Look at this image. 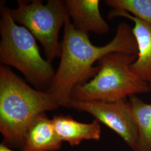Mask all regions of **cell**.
I'll return each instance as SVG.
<instances>
[{"label":"cell","instance_id":"8992f818","mask_svg":"<svg viewBox=\"0 0 151 151\" xmlns=\"http://www.w3.org/2000/svg\"><path fill=\"white\" fill-rule=\"evenodd\" d=\"M65 107L90 114L99 122L113 130L135 151L138 137V128L127 99L115 101L70 99Z\"/></svg>","mask_w":151,"mask_h":151},{"label":"cell","instance_id":"4fadbf2b","mask_svg":"<svg viewBox=\"0 0 151 151\" xmlns=\"http://www.w3.org/2000/svg\"><path fill=\"white\" fill-rule=\"evenodd\" d=\"M0 151H15L12 150L9 147L6 146L4 143H1L0 145Z\"/></svg>","mask_w":151,"mask_h":151},{"label":"cell","instance_id":"9c48e42d","mask_svg":"<svg viewBox=\"0 0 151 151\" xmlns=\"http://www.w3.org/2000/svg\"><path fill=\"white\" fill-rule=\"evenodd\" d=\"M52 119L41 114L33 121L25 136L22 151H55L61 147Z\"/></svg>","mask_w":151,"mask_h":151},{"label":"cell","instance_id":"6da1fadb","mask_svg":"<svg viewBox=\"0 0 151 151\" xmlns=\"http://www.w3.org/2000/svg\"><path fill=\"white\" fill-rule=\"evenodd\" d=\"M64 26L60 65L47 91L58 106L65 107L73 88L96 75L95 62L110 53L137 55L138 50L132 27L126 22L118 25L112 40L100 47L92 44L88 33L76 29L70 18Z\"/></svg>","mask_w":151,"mask_h":151},{"label":"cell","instance_id":"5b68a950","mask_svg":"<svg viewBox=\"0 0 151 151\" xmlns=\"http://www.w3.org/2000/svg\"><path fill=\"white\" fill-rule=\"evenodd\" d=\"M18 6L10 9L14 22L26 27L43 47L50 63L60 57L61 44L58 42L60 29L70 18L65 1L17 0Z\"/></svg>","mask_w":151,"mask_h":151},{"label":"cell","instance_id":"ba28073f","mask_svg":"<svg viewBox=\"0 0 151 151\" xmlns=\"http://www.w3.org/2000/svg\"><path fill=\"white\" fill-rule=\"evenodd\" d=\"M70 17L76 29L88 33L103 35L109 31V26L101 15L99 0H66Z\"/></svg>","mask_w":151,"mask_h":151},{"label":"cell","instance_id":"7a4b0ae2","mask_svg":"<svg viewBox=\"0 0 151 151\" xmlns=\"http://www.w3.org/2000/svg\"><path fill=\"white\" fill-rule=\"evenodd\" d=\"M58 106L47 91L29 86L9 67L1 65L0 132L6 146L22 149L35 119Z\"/></svg>","mask_w":151,"mask_h":151},{"label":"cell","instance_id":"30bf717a","mask_svg":"<svg viewBox=\"0 0 151 151\" xmlns=\"http://www.w3.org/2000/svg\"><path fill=\"white\" fill-rule=\"evenodd\" d=\"M54 129L62 142L77 146L85 139L99 140L101 135L100 122L95 120L91 123L77 122L70 116L58 115L52 119Z\"/></svg>","mask_w":151,"mask_h":151},{"label":"cell","instance_id":"52a82bcc","mask_svg":"<svg viewBox=\"0 0 151 151\" xmlns=\"http://www.w3.org/2000/svg\"><path fill=\"white\" fill-rule=\"evenodd\" d=\"M123 17L134 22L132 27L137 47V58L130 68L136 75L148 85L151 92V25L141 20L129 12L114 10L109 12L108 17Z\"/></svg>","mask_w":151,"mask_h":151},{"label":"cell","instance_id":"7c38bea8","mask_svg":"<svg viewBox=\"0 0 151 151\" xmlns=\"http://www.w3.org/2000/svg\"><path fill=\"white\" fill-rule=\"evenodd\" d=\"M105 3L114 10L128 12L151 25V0H106Z\"/></svg>","mask_w":151,"mask_h":151},{"label":"cell","instance_id":"8fae6325","mask_svg":"<svg viewBox=\"0 0 151 151\" xmlns=\"http://www.w3.org/2000/svg\"><path fill=\"white\" fill-rule=\"evenodd\" d=\"M128 101L138 128L135 151H151V104L145 103L136 95L129 96Z\"/></svg>","mask_w":151,"mask_h":151},{"label":"cell","instance_id":"277c9868","mask_svg":"<svg viewBox=\"0 0 151 151\" xmlns=\"http://www.w3.org/2000/svg\"><path fill=\"white\" fill-rule=\"evenodd\" d=\"M137 55L108 54L98 61V71L92 79L77 85L71 99L78 101H115L131 95L150 92L146 82L132 70Z\"/></svg>","mask_w":151,"mask_h":151},{"label":"cell","instance_id":"3957f363","mask_svg":"<svg viewBox=\"0 0 151 151\" xmlns=\"http://www.w3.org/2000/svg\"><path fill=\"white\" fill-rule=\"evenodd\" d=\"M10 9L1 3L0 62L21 72L37 90L48 91L55 73L54 68L42 57L36 38L12 19Z\"/></svg>","mask_w":151,"mask_h":151}]
</instances>
